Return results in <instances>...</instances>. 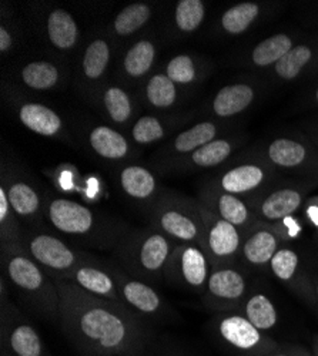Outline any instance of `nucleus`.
<instances>
[{"instance_id": "obj_3", "label": "nucleus", "mask_w": 318, "mask_h": 356, "mask_svg": "<svg viewBox=\"0 0 318 356\" xmlns=\"http://www.w3.org/2000/svg\"><path fill=\"white\" fill-rule=\"evenodd\" d=\"M3 277L24 307L40 319L59 323L61 298L54 281L31 257L23 244L0 247Z\"/></svg>"}, {"instance_id": "obj_39", "label": "nucleus", "mask_w": 318, "mask_h": 356, "mask_svg": "<svg viewBox=\"0 0 318 356\" xmlns=\"http://www.w3.org/2000/svg\"><path fill=\"white\" fill-rule=\"evenodd\" d=\"M314 50L308 44H297L274 67V76L281 81L296 80L312 62Z\"/></svg>"}, {"instance_id": "obj_40", "label": "nucleus", "mask_w": 318, "mask_h": 356, "mask_svg": "<svg viewBox=\"0 0 318 356\" xmlns=\"http://www.w3.org/2000/svg\"><path fill=\"white\" fill-rule=\"evenodd\" d=\"M24 231L9 202L6 190L0 186V247L23 244Z\"/></svg>"}, {"instance_id": "obj_41", "label": "nucleus", "mask_w": 318, "mask_h": 356, "mask_svg": "<svg viewBox=\"0 0 318 356\" xmlns=\"http://www.w3.org/2000/svg\"><path fill=\"white\" fill-rule=\"evenodd\" d=\"M207 6L201 0H180L175 8V26L182 35L197 32L206 20Z\"/></svg>"}, {"instance_id": "obj_23", "label": "nucleus", "mask_w": 318, "mask_h": 356, "mask_svg": "<svg viewBox=\"0 0 318 356\" xmlns=\"http://www.w3.org/2000/svg\"><path fill=\"white\" fill-rule=\"evenodd\" d=\"M271 274L287 288H290L301 300L314 305L311 275L303 271L300 255L296 250L283 245L270 264Z\"/></svg>"}, {"instance_id": "obj_15", "label": "nucleus", "mask_w": 318, "mask_h": 356, "mask_svg": "<svg viewBox=\"0 0 318 356\" xmlns=\"http://www.w3.org/2000/svg\"><path fill=\"white\" fill-rule=\"evenodd\" d=\"M276 174L277 170L264 159L250 160L223 170L209 184L224 193L250 200L271 186Z\"/></svg>"}, {"instance_id": "obj_30", "label": "nucleus", "mask_w": 318, "mask_h": 356, "mask_svg": "<svg viewBox=\"0 0 318 356\" xmlns=\"http://www.w3.org/2000/svg\"><path fill=\"white\" fill-rule=\"evenodd\" d=\"M257 99V88L250 83H231L220 88L210 103V111L217 118H231L251 107Z\"/></svg>"}, {"instance_id": "obj_31", "label": "nucleus", "mask_w": 318, "mask_h": 356, "mask_svg": "<svg viewBox=\"0 0 318 356\" xmlns=\"http://www.w3.org/2000/svg\"><path fill=\"white\" fill-rule=\"evenodd\" d=\"M49 44L61 53H70L80 40V29L74 16L65 9H53L45 23Z\"/></svg>"}, {"instance_id": "obj_32", "label": "nucleus", "mask_w": 318, "mask_h": 356, "mask_svg": "<svg viewBox=\"0 0 318 356\" xmlns=\"http://www.w3.org/2000/svg\"><path fill=\"white\" fill-rule=\"evenodd\" d=\"M237 314L243 315L257 330L266 334L274 331L280 321L274 301L262 291H250Z\"/></svg>"}, {"instance_id": "obj_29", "label": "nucleus", "mask_w": 318, "mask_h": 356, "mask_svg": "<svg viewBox=\"0 0 318 356\" xmlns=\"http://www.w3.org/2000/svg\"><path fill=\"white\" fill-rule=\"evenodd\" d=\"M97 100L107 120L119 127H127L138 110L134 97L119 84H106L99 92Z\"/></svg>"}, {"instance_id": "obj_44", "label": "nucleus", "mask_w": 318, "mask_h": 356, "mask_svg": "<svg viewBox=\"0 0 318 356\" xmlns=\"http://www.w3.org/2000/svg\"><path fill=\"white\" fill-rule=\"evenodd\" d=\"M303 216L305 222L318 231V195L307 198L303 207Z\"/></svg>"}, {"instance_id": "obj_37", "label": "nucleus", "mask_w": 318, "mask_h": 356, "mask_svg": "<svg viewBox=\"0 0 318 356\" xmlns=\"http://www.w3.org/2000/svg\"><path fill=\"white\" fill-rule=\"evenodd\" d=\"M164 73L182 87L197 84L203 80L206 70L205 63L193 54H177L170 58Z\"/></svg>"}, {"instance_id": "obj_11", "label": "nucleus", "mask_w": 318, "mask_h": 356, "mask_svg": "<svg viewBox=\"0 0 318 356\" xmlns=\"http://www.w3.org/2000/svg\"><path fill=\"white\" fill-rule=\"evenodd\" d=\"M194 204L203 222V251L212 264V268L236 264L240 258L243 232L233 224L217 217L197 198H194Z\"/></svg>"}, {"instance_id": "obj_49", "label": "nucleus", "mask_w": 318, "mask_h": 356, "mask_svg": "<svg viewBox=\"0 0 318 356\" xmlns=\"http://www.w3.org/2000/svg\"><path fill=\"white\" fill-rule=\"evenodd\" d=\"M314 100H315V103L318 104V87H317V90H315V93H314Z\"/></svg>"}, {"instance_id": "obj_8", "label": "nucleus", "mask_w": 318, "mask_h": 356, "mask_svg": "<svg viewBox=\"0 0 318 356\" xmlns=\"http://www.w3.org/2000/svg\"><path fill=\"white\" fill-rule=\"evenodd\" d=\"M317 181H284L278 186H269L248 202L257 221L274 224L288 216H296L308 198V193Z\"/></svg>"}, {"instance_id": "obj_25", "label": "nucleus", "mask_w": 318, "mask_h": 356, "mask_svg": "<svg viewBox=\"0 0 318 356\" xmlns=\"http://www.w3.org/2000/svg\"><path fill=\"white\" fill-rule=\"evenodd\" d=\"M240 144V138L218 137L200 147L198 150L183 159L175 167H171L168 172H193L220 167L234 154Z\"/></svg>"}, {"instance_id": "obj_22", "label": "nucleus", "mask_w": 318, "mask_h": 356, "mask_svg": "<svg viewBox=\"0 0 318 356\" xmlns=\"http://www.w3.org/2000/svg\"><path fill=\"white\" fill-rule=\"evenodd\" d=\"M118 183L122 193L133 202L150 210L161 197L164 190L157 175L148 167L129 164L119 170Z\"/></svg>"}, {"instance_id": "obj_21", "label": "nucleus", "mask_w": 318, "mask_h": 356, "mask_svg": "<svg viewBox=\"0 0 318 356\" xmlns=\"http://www.w3.org/2000/svg\"><path fill=\"white\" fill-rule=\"evenodd\" d=\"M69 282L99 296V298L123 305L118 284H116L109 264L97 257L80 264L70 275Z\"/></svg>"}, {"instance_id": "obj_34", "label": "nucleus", "mask_w": 318, "mask_h": 356, "mask_svg": "<svg viewBox=\"0 0 318 356\" xmlns=\"http://www.w3.org/2000/svg\"><path fill=\"white\" fill-rule=\"evenodd\" d=\"M22 83L35 92H49L59 87L65 80L63 70L53 62L35 60L20 70Z\"/></svg>"}, {"instance_id": "obj_12", "label": "nucleus", "mask_w": 318, "mask_h": 356, "mask_svg": "<svg viewBox=\"0 0 318 356\" xmlns=\"http://www.w3.org/2000/svg\"><path fill=\"white\" fill-rule=\"evenodd\" d=\"M212 273L206 252L193 244H176L168 258L164 280L179 289L203 295Z\"/></svg>"}, {"instance_id": "obj_19", "label": "nucleus", "mask_w": 318, "mask_h": 356, "mask_svg": "<svg viewBox=\"0 0 318 356\" xmlns=\"http://www.w3.org/2000/svg\"><path fill=\"white\" fill-rule=\"evenodd\" d=\"M197 200L203 202L217 217L233 224L241 232L247 231L257 222L248 200L224 193L209 183L200 187Z\"/></svg>"}, {"instance_id": "obj_33", "label": "nucleus", "mask_w": 318, "mask_h": 356, "mask_svg": "<svg viewBox=\"0 0 318 356\" xmlns=\"http://www.w3.org/2000/svg\"><path fill=\"white\" fill-rule=\"evenodd\" d=\"M183 97L182 86L173 81L164 72L154 73L143 87V99L150 108L170 110L176 107Z\"/></svg>"}, {"instance_id": "obj_4", "label": "nucleus", "mask_w": 318, "mask_h": 356, "mask_svg": "<svg viewBox=\"0 0 318 356\" xmlns=\"http://www.w3.org/2000/svg\"><path fill=\"white\" fill-rule=\"evenodd\" d=\"M176 243L153 227L129 229L113 254L132 277L150 285L164 280L168 258Z\"/></svg>"}, {"instance_id": "obj_45", "label": "nucleus", "mask_w": 318, "mask_h": 356, "mask_svg": "<svg viewBox=\"0 0 318 356\" xmlns=\"http://www.w3.org/2000/svg\"><path fill=\"white\" fill-rule=\"evenodd\" d=\"M141 356H190V355L182 352L177 348H168V346L157 348L150 343L148 349L141 353Z\"/></svg>"}, {"instance_id": "obj_46", "label": "nucleus", "mask_w": 318, "mask_h": 356, "mask_svg": "<svg viewBox=\"0 0 318 356\" xmlns=\"http://www.w3.org/2000/svg\"><path fill=\"white\" fill-rule=\"evenodd\" d=\"M13 44L15 38L12 31L5 23H2L0 24V51H2V54L9 53L13 49Z\"/></svg>"}, {"instance_id": "obj_43", "label": "nucleus", "mask_w": 318, "mask_h": 356, "mask_svg": "<svg viewBox=\"0 0 318 356\" xmlns=\"http://www.w3.org/2000/svg\"><path fill=\"white\" fill-rule=\"evenodd\" d=\"M263 356H314L311 350L304 348L303 345H281L270 350Z\"/></svg>"}, {"instance_id": "obj_7", "label": "nucleus", "mask_w": 318, "mask_h": 356, "mask_svg": "<svg viewBox=\"0 0 318 356\" xmlns=\"http://www.w3.org/2000/svg\"><path fill=\"white\" fill-rule=\"evenodd\" d=\"M210 326L216 341L233 356H263L278 346L269 334L237 312L217 314Z\"/></svg>"}, {"instance_id": "obj_2", "label": "nucleus", "mask_w": 318, "mask_h": 356, "mask_svg": "<svg viewBox=\"0 0 318 356\" xmlns=\"http://www.w3.org/2000/svg\"><path fill=\"white\" fill-rule=\"evenodd\" d=\"M46 221L59 235L72 241L111 251L130 229L126 224L65 197H49L46 200Z\"/></svg>"}, {"instance_id": "obj_42", "label": "nucleus", "mask_w": 318, "mask_h": 356, "mask_svg": "<svg viewBox=\"0 0 318 356\" xmlns=\"http://www.w3.org/2000/svg\"><path fill=\"white\" fill-rule=\"evenodd\" d=\"M277 236L280 238L281 244H292L297 241L304 232V222L297 216H288L274 224H270Z\"/></svg>"}, {"instance_id": "obj_48", "label": "nucleus", "mask_w": 318, "mask_h": 356, "mask_svg": "<svg viewBox=\"0 0 318 356\" xmlns=\"http://www.w3.org/2000/svg\"><path fill=\"white\" fill-rule=\"evenodd\" d=\"M311 352L314 356H318V334H315L312 337V341H311Z\"/></svg>"}, {"instance_id": "obj_51", "label": "nucleus", "mask_w": 318, "mask_h": 356, "mask_svg": "<svg viewBox=\"0 0 318 356\" xmlns=\"http://www.w3.org/2000/svg\"><path fill=\"white\" fill-rule=\"evenodd\" d=\"M317 232H318V231H317Z\"/></svg>"}, {"instance_id": "obj_1", "label": "nucleus", "mask_w": 318, "mask_h": 356, "mask_svg": "<svg viewBox=\"0 0 318 356\" xmlns=\"http://www.w3.org/2000/svg\"><path fill=\"white\" fill-rule=\"evenodd\" d=\"M61 298L59 325L81 356H141L153 341L150 326L116 304L69 281H54Z\"/></svg>"}, {"instance_id": "obj_27", "label": "nucleus", "mask_w": 318, "mask_h": 356, "mask_svg": "<svg viewBox=\"0 0 318 356\" xmlns=\"http://www.w3.org/2000/svg\"><path fill=\"white\" fill-rule=\"evenodd\" d=\"M190 114L182 115H141L132 124L130 137L137 145H152L164 141L183 123L190 120Z\"/></svg>"}, {"instance_id": "obj_28", "label": "nucleus", "mask_w": 318, "mask_h": 356, "mask_svg": "<svg viewBox=\"0 0 318 356\" xmlns=\"http://www.w3.org/2000/svg\"><path fill=\"white\" fill-rule=\"evenodd\" d=\"M159 51L157 40L144 36L134 42L125 53L120 62V77L126 81H138L149 76L156 65Z\"/></svg>"}, {"instance_id": "obj_38", "label": "nucleus", "mask_w": 318, "mask_h": 356, "mask_svg": "<svg viewBox=\"0 0 318 356\" xmlns=\"http://www.w3.org/2000/svg\"><path fill=\"white\" fill-rule=\"evenodd\" d=\"M262 15V6L254 2H243L227 9L220 17L221 31L230 36H240Z\"/></svg>"}, {"instance_id": "obj_36", "label": "nucleus", "mask_w": 318, "mask_h": 356, "mask_svg": "<svg viewBox=\"0 0 318 356\" xmlns=\"http://www.w3.org/2000/svg\"><path fill=\"white\" fill-rule=\"evenodd\" d=\"M294 47V40L290 35L277 33L263 42H260L250 54V63L255 67L266 69L278 63L281 58Z\"/></svg>"}, {"instance_id": "obj_35", "label": "nucleus", "mask_w": 318, "mask_h": 356, "mask_svg": "<svg viewBox=\"0 0 318 356\" xmlns=\"http://www.w3.org/2000/svg\"><path fill=\"white\" fill-rule=\"evenodd\" d=\"M153 17V8L148 3L137 2L122 9L111 23V38L126 40L146 26Z\"/></svg>"}, {"instance_id": "obj_26", "label": "nucleus", "mask_w": 318, "mask_h": 356, "mask_svg": "<svg viewBox=\"0 0 318 356\" xmlns=\"http://www.w3.org/2000/svg\"><path fill=\"white\" fill-rule=\"evenodd\" d=\"M88 144L97 157L111 163L126 161L137 154L130 140L123 133L106 124L90 127L88 131Z\"/></svg>"}, {"instance_id": "obj_10", "label": "nucleus", "mask_w": 318, "mask_h": 356, "mask_svg": "<svg viewBox=\"0 0 318 356\" xmlns=\"http://www.w3.org/2000/svg\"><path fill=\"white\" fill-rule=\"evenodd\" d=\"M0 335L2 352L10 356H51L36 326L9 298L0 307Z\"/></svg>"}, {"instance_id": "obj_50", "label": "nucleus", "mask_w": 318, "mask_h": 356, "mask_svg": "<svg viewBox=\"0 0 318 356\" xmlns=\"http://www.w3.org/2000/svg\"><path fill=\"white\" fill-rule=\"evenodd\" d=\"M2 356H10L9 353H6V352H2Z\"/></svg>"}, {"instance_id": "obj_14", "label": "nucleus", "mask_w": 318, "mask_h": 356, "mask_svg": "<svg viewBox=\"0 0 318 356\" xmlns=\"http://www.w3.org/2000/svg\"><path fill=\"white\" fill-rule=\"evenodd\" d=\"M264 160L276 170L300 174L305 180L318 181V152L308 140L277 137L267 144Z\"/></svg>"}, {"instance_id": "obj_6", "label": "nucleus", "mask_w": 318, "mask_h": 356, "mask_svg": "<svg viewBox=\"0 0 318 356\" xmlns=\"http://www.w3.org/2000/svg\"><path fill=\"white\" fill-rule=\"evenodd\" d=\"M23 245L53 281H69L80 264L95 257L43 228H27L23 236Z\"/></svg>"}, {"instance_id": "obj_5", "label": "nucleus", "mask_w": 318, "mask_h": 356, "mask_svg": "<svg viewBox=\"0 0 318 356\" xmlns=\"http://www.w3.org/2000/svg\"><path fill=\"white\" fill-rule=\"evenodd\" d=\"M149 221L150 227L176 244H193L203 250V222L194 198L164 191L149 210Z\"/></svg>"}, {"instance_id": "obj_24", "label": "nucleus", "mask_w": 318, "mask_h": 356, "mask_svg": "<svg viewBox=\"0 0 318 356\" xmlns=\"http://www.w3.org/2000/svg\"><path fill=\"white\" fill-rule=\"evenodd\" d=\"M13 108L19 122L42 137L57 138L67 134L63 118L46 104L15 99Z\"/></svg>"}, {"instance_id": "obj_9", "label": "nucleus", "mask_w": 318, "mask_h": 356, "mask_svg": "<svg viewBox=\"0 0 318 356\" xmlns=\"http://www.w3.org/2000/svg\"><path fill=\"white\" fill-rule=\"evenodd\" d=\"M109 266L118 284L122 302L130 312L144 322L168 321L175 316V311L153 285L132 277L118 264H109Z\"/></svg>"}, {"instance_id": "obj_16", "label": "nucleus", "mask_w": 318, "mask_h": 356, "mask_svg": "<svg viewBox=\"0 0 318 356\" xmlns=\"http://www.w3.org/2000/svg\"><path fill=\"white\" fill-rule=\"evenodd\" d=\"M223 126L213 120L198 122L184 131L177 133L168 140L156 154V168L160 172H168L183 159L198 150L200 147L218 138Z\"/></svg>"}, {"instance_id": "obj_13", "label": "nucleus", "mask_w": 318, "mask_h": 356, "mask_svg": "<svg viewBox=\"0 0 318 356\" xmlns=\"http://www.w3.org/2000/svg\"><path fill=\"white\" fill-rule=\"evenodd\" d=\"M248 293L250 282L243 268L234 264L217 266L212 268L203 304L209 311L217 314L237 312Z\"/></svg>"}, {"instance_id": "obj_47", "label": "nucleus", "mask_w": 318, "mask_h": 356, "mask_svg": "<svg viewBox=\"0 0 318 356\" xmlns=\"http://www.w3.org/2000/svg\"><path fill=\"white\" fill-rule=\"evenodd\" d=\"M311 282H312V295H314V305L318 309V273L311 275Z\"/></svg>"}, {"instance_id": "obj_20", "label": "nucleus", "mask_w": 318, "mask_h": 356, "mask_svg": "<svg viewBox=\"0 0 318 356\" xmlns=\"http://www.w3.org/2000/svg\"><path fill=\"white\" fill-rule=\"evenodd\" d=\"M283 247L280 238L270 224L257 221L243 232L240 258L246 266L254 270H270V264L278 248Z\"/></svg>"}, {"instance_id": "obj_17", "label": "nucleus", "mask_w": 318, "mask_h": 356, "mask_svg": "<svg viewBox=\"0 0 318 356\" xmlns=\"http://www.w3.org/2000/svg\"><path fill=\"white\" fill-rule=\"evenodd\" d=\"M2 186L6 190L12 209L29 229L43 228L46 221V200L42 193L20 174L2 172Z\"/></svg>"}, {"instance_id": "obj_18", "label": "nucleus", "mask_w": 318, "mask_h": 356, "mask_svg": "<svg viewBox=\"0 0 318 356\" xmlns=\"http://www.w3.org/2000/svg\"><path fill=\"white\" fill-rule=\"evenodd\" d=\"M113 57V38L97 35L86 44L79 67V84L89 96L99 95L106 86L104 80L109 74Z\"/></svg>"}]
</instances>
